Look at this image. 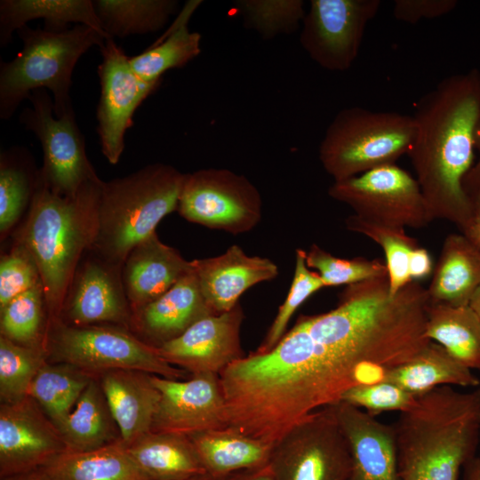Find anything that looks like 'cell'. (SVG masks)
<instances>
[{"instance_id": "6da1fadb", "label": "cell", "mask_w": 480, "mask_h": 480, "mask_svg": "<svg viewBox=\"0 0 480 480\" xmlns=\"http://www.w3.org/2000/svg\"><path fill=\"white\" fill-rule=\"evenodd\" d=\"M480 117V71L452 75L416 104L415 136L408 151L416 180L433 220L454 224L461 233L473 221L462 182L474 164Z\"/></svg>"}, {"instance_id": "7a4b0ae2", "label": "cell", "mask_w": 480, "mask_h": 480, "mask_svg": "<svg viewBox=\"0 0 480 480\" xmlns=\"http://www.w3.org/2000/svg\"><path fill=\"white\" fill-rule=\"evenodd\" d=\"M393 427L401 480H458L480 443V387L417 395Z\"/></svg>"}, {"instance_id": "3957f363", "label": "cell", "mask_w": 480, "mask_h": 480, "mask_svg": "<svg viewBox=\"0 0 480 480\" xmlns=\"http://www.w3.org/2000/svg\"><path fill=\"white\" fill-rule=\"evenodd\" d=\"M103 180L84 184L74 196L52 192L39 177L25 219L13 233L39 269L48 320L59 318L67 289L84 255L91 247L98 221Z\"/></svg>"}, {"instance_id": "277c9868", "label": "cell", "mask_w": 480, "mask_h": 480, "mask_svg": "<svg viewBox=\"0 0 480 480\" xmlns=\"http://www.w3.org/2000/svg\"><path fill=\"white\" fill-rule=\"evenodd\" d=\"M185 173L156 163L123 178L103 181L97 229L89 248L123 265L128 253L156 233V228L177 210Z\"/></svg>"}, {"instance_id": "5b68a950", "label": "cell", "mask_w": 480, "mask_h": 480, "mask_svg": "<svg viewBox=\"0 0 480 480\" xmlns=\"http://www.w3.org/2000/svg\"><path fill=\"white\" fill-rule=\"evenodd\" d=\"M22 48L10 61H0V118H12L22 100L38 89L51 92L53 112L60 118L73 110L72 74L80 57L106 38L82 24L61 32L31 28L17 30Z\"/></svg>"}, {"instance_id": "8992f818", "label": "cell", "mask_w": 480, "mask_h": 480, "mask_svg": "<svg viewBox=\"0 0 480 480\" xmlns=\"http://www.w3.org/2000/svg\"><path fill=\"white\" fill-rule=\"evenodd\" d=\"M415 136L412 116L351 107L337 113L319 146V160L333 181L392 164Z\"/></svg>"}, {"instance_id": "52a82bcc", "label": "cell", "mask_w": 480, "mask_h": 480, "mask_svg": "<svg viewBox=\"0 0 480 480\" xmlns=\"http://www.w3.org/2000/svg\"><path fill=\"white\" fill-rule=\"evenodd\" d=\"M43 346L52 360L92 376L116 370L140 371L172 380L188 374L165 361L156 348L116 324L75 326L60 319L48 320Z\"/></svg>"}, {"instance_id": "ba28073f", "label": "cell", "mask_w": 480, "mask_h": 480, "mask_svg": "<svg viewBox=\"0 0 480 480\" xmlns=\"http://www.w3.org/2000/svg\"><path fill=\"white\" fill-rule=\"evenodd\" d=\"M268 465L276 480H351L350 449L335 405L292 427L274 444Z\"/></svg>"}, {"instance_id": "9c48e42d", "label": "cell", "mask_w": 480, "mask_h": 480, "mask_svg": "<svg viewBox=\"0 0 480 480\" xmlns=\"http://www.w3.org/2000/svg\"><path fill=\"white\" fill-rule=\"evenodd\" d=\"M176 211L192 223L237 235L259 224L262 199L244 175L225 168H204L185 173Z\"/></svg>"}, {"instance_id": "30bf717a", "label": "cell", "mask_w": 480, "mask_h": 480, "mask_svg": "<svg viewBox=\"0 0 480 480\" xmlns=\"http://www.w3.org/2000/svg\"><path fill=\"white\" fill-rule=\"evenodd\" d=\"M28 100L31 106L23 108L20 122L42 145L39 177L55 194L74 196L84 184L99 178L86 156L75 112L56 117L52 98L45 89L33 91Z\"/></svg>"}, {"instance_id": "8fae6325", "label": "cell", "mask_w": 480, "mask_h": 480, "mask_svg": "<svg viewBox=\"0 0 480 480\" xmlns=\"http://www.w3.org/2000/svg\"><path fill=\"white\" fill-rule=\"evenodd\" d=\"M328 194L373 223L422 228L434 220L416 179L396 164L333 181Z\"/></svg>"}, {"instance_id": "7c38bea8", "label": "cell", "mask_w": 480, "mask_h": 480, "mask_svg": "<svg viewBox=\"0 0 480 480\" xmlns=\"http://www.w3.org/2000/svg\"><path fill=\"white\" fill-rule=\"evenodd\" d=\"M380 4V0H311L301 24V47L321 68L348 70Z\"/></svg>"}, {"instance_id": "4fadbf2b", "label": "cell", "mask_w": 480, "mask_h": 480, "mask_svg": "<svg viewBox=\"0 0 480 480\" xmlns=\"http://www.w3.org/2000/svg\"><path fill=\"white\" fill-rule=\"evenodd\" d=\"M100 50L102 59L97 68L100 84L97 132L103 156L109 164H116L124 149L126 131L133 125L136 109L162 81L140 78L131 68L130 57L114 38L106 39Z\"/></svg>"}, {"instance_id": "5bb4252c", "label": "cell", "mask_w": 480, "mask_h": 480, "mask_svg": "<svg viewBox=\"0 0 480 480\" xmlns=\"http://www.w3.org/2000/svg\"><path fill=\"white\" fill-rule=\"evenodd\" d=\"M122 266L88 249L72 276L57 319L75 326L109 324L129 329L132 312Z\"/></svg>"}, {"instance_id": "9a60e30c", "label": "cell", "mask_w": 480, "mask_h": 480, "mask_svg": "<svg viewBox=\"0 0 480 480\" xmlns=\"http://www.w3.org/2000/svg\"><path fill=\"white\" fill-rule=\"evenodd\" d=\"M159 401L151 431L189 436L228 428L220 375H191L186 380L151 375Z\"/></svg>"}, {"instance_id": "2e32d148", "label": "cell", "mask_w": 480, "mask_h": 480, "mask_svg": "<svg viewBox=\"0 0 480 480\" xmlns=\"http://www.w3.org/2000/svg\"><path fill=\"white\" fill-rule=\"evenodd\" d=\"M67 450L58 428L30 396L0 406V477L44 468Z\"/></svg>"}, {"instance_id": "e0dca14e", "label": "cell", "mask_w": 480, "mask_h": 480, "mask_svg": "<svg viewBox=\"0 0 480 480\" xmlns=\"http://www.w3.org/2000/svg\"><path fill=\"white\" fill-rule=\"evenodd\" d=\"M244 311L238 303L229 311L207 316L157 348L172 365L190 375L219 374L244 356L241 346Z\"/></svg>"}, {"instance_id": "ac0fdd59", "label": "cell", "mask_w": 480, "mask_h": 480, "mask_svg": "<svg viewBox=\"0 0 480 480\" xmlns=\"http://www.w3.org/2000/svg\"><path fill=\"white\" fill-rule=\"evenodd\" d=\"M204 299L213 315L232 309L251 287L276 278L278 267L270 259L250 256L236 244L220 255L190 260Z\"/></svg>"}, {"instance_id": "d6986e66", "label": "cell", "mask_w": 480, "mask_h": 480, "mask_svg": "<svg viewBox=\"0 0 480 480\" xmlns=\"http://www.w3.org/2000/svg\"><path fill=\"white\" fill-rule=\"evenodd\" d=\"M334 405L350 449L351 480H401L393 425L347 403Z\"/></svg>"}, {"instance_id": "ffe728a7", "label": "cell", "mask_w": 480, "mask_h": 480, "mask_svg": "<svg viewBox=\"0 0 480 480\" xmlns=\"http://www.w3.org/2000/svg\"><path fill=\"white\" fill-rule=\"evenodd\" d=\"M210 315L213 314L191 268L163 295L132 312L129 329L139 333L147 344L159 348Z\"/></svg>"}, {"instance_id": "44dd1931", "label": "cell", "mask_w": 480, "mask_h": 480, "mask_svg": "<svg viewBox=\"0 0 480 480\" xmlns=\"http://www.w3.org/2000/svg\"><path fill=\"white\" fill-rule=\"evenodd\" d=\"M191 269L173 247L154 233L128 253L122 266V279L132 312L155 300Z\"/></svg>"}, {"instance_id": "7402d4cb", "label": "cell", "mask_w": 480, "mask_h": 480, "mask_svg": "<svg viewBox=\"0 0 480 480\" xmlns=\"http://www.w3.org/2000/svg\"><path fill=\"white\" fill-rule=\"evenodd\" d=\"M100 384L121 442L128 445L151 431L159 392L147 372L116 370L100 374Z\"/></svg>"}, {"instance_id": "603a6c76", "label": "cell", "mask_w": 480, "mask_h": 480, "mask_svg": "<svg viewBox=\"0 0 480 480\" xmlns=\"http://www.w3.org/2000/svg\"><path fill=\"white\" fill-rule=\"evenodd\" d=\"M480 287V250L462 233L448 235L427 288L430 303L469 305Z\"/></svg>"}, {"instance_id": "cb8c5ba5", "label": "cell", "mask_w": 480, "mask_h": 480, "mask_svg": "<svg viewBox=\"0 0 480 480\" xmlns=\"http://www.w3.org/2000/svg\"><path fill=\"white\" fill-rule=\"evenodd\" d=\"M124 446L150 480H186L207 474L187 435L150 431Z\"/></svg>"}, {"instance_id": "d4e9b609", "label": "cell", "mask_w": 480, "mask_h": 480, "mask_svg": "<svg viewBox=\"0 0 480 480\" xmlns=\"http://www.w3.org/2000/svg\"><path fill=\"white\" fill-rule=\"evenodd\" d=\"M42 19L44 29L61 32L70 23L88 26L106 38L92 0H1L0 45L6 46L12 33L30 20Z\"/></svg>"}, {"instance_id": "484cf974", "label": "cell", "mask_w": 480, "mask_h": 480, "mask_svg": "<svg viewBox=\"0 0 480 480\" xmlns=\"http://www.w3.org/2000/svg\"><path fill=\"white\" fill-rule=\"evenodd\" d=\"M208 475L214 480L268 463L273 446L230 428L188 436Z\"/></svg>"}, {"instance_id": "4316f807", "label": "cell", "mask_w": 480, "mask_h": 480, "mask_svg": "<svg viewBox=\"0 0 480 480\" xmlns=\"http://www.w3.org/2000/svg\"><path fill=\"white\" fill-rule=\"evenodd\" d=\"M384 381L420 395L441 386L475 388L480 380L441 345L430 341L411 360L389 371Z\"/></svg>"}, {"instance_id": "83f0119b", "label": "cell", "mask_w": 480, "mask_h": 480, "mask_svg": "<svg viewBox=\"0 0 480 480\" xmlns=\"http://www.w3.org/2000/svg\"><path fill=\"white\" fill-rule=\"evenodd\" d=\"M202 1H188L168 32L143 52L131 57L133 72L146 82L162 81L163 75L181 68L201 52V35L190 31L188 21Z\"/></svg>"}, {"instance_id": "f1b7e54d", "label": "cell", "mask_w": 480, "mask_h": 480, "mask_svg": "<svg viewBox=\"0 0 480 480\" xmlns=\"http://www.w3.org/2000/svg\"><path fill=\"white\" fill-rule=\"evenodd\" d=\"M43 469L50 480H150L121 440L88 452L66 450Z\"/></svg>"}, {"instance_id": "f546056e", "label": "cell", "mask_w": 480, "mask_h": 480, "mask_svg": "<svg viewBox=\"0 0 480 480\" xmlns=\"http://www.w3.org/2000/svg\"><path fill=\"white\" fill-rule=\"evenodd\" d=\"M426 336L466 367L480 372V319L469 305L429 303Z\"/></svg>"}, {"instance_id": "4dcf8cb0", "label": "cell", "mask_w": 480, "mask_h": 480, "mask_svg": "<svg viewBox=\"0 0 480 480\" xmlns=\"http://www.w3.org/2000/svg\"><path fill=\"white\" fill-rule=\"evenodd\" d=\"M113 425L100 381L93 377L59 431L67 450L88 452L121 440Z\"/></svg>"}, {"instance_id": "1f68e13d", "label": "cell", "mask_w": 480, "mask_h": 480, "mask_svg": "<svg viewBox=\"0 0 480 480\" xmlns=\"http://www.w3.org/2000/svg\"><path fill=\"white\" fill-rule=\"evenodd\" d=\"M103 30L111 37L155 33L178 12L176 0H94Z\"/></svg>"}, {"instance_id": "d6a6232c", "label": "cell", "mask_w": 480, "mask_h": 480, "mask_svg": "<svg viewBox=\"0 0 480 480\" xmlns=\"http://www.w3.org/2000/svg\"><path fill=\"white\" fill-rule=\"evenodd\" d=\"M92 378L70 364L45 363L36 375L28 396L59 430Z\"/></svg>"}, {"instance_id": "836d02e7", "label": "cell", "mask_w": 480, "mask_h": 480, "mask_svg": "<svg viewBox=\"0 0 480 480\" xmlns=\"http://www.w3.org/2000/svg\"><path fill=\"white\" fill-rule=\"evenodd\" d=\"M38 170L28 161V152L16 148L0 156V235L9 236L24 212L29 207Z\"/></svg>"}, {"instance_id": "e575fe53", "label": "cell", "mask_w": 480, "mask_h": 480, "mask_svg": "<svg viewBox=\"0 0 480 480\" xmlns=\"http://www.w3.org/2000/svg\"><path fill=\"white\" fill-rule=\"evenodd\" d=\"M345 226L349 231L364 235L382 248L392 296L412 281L410 256L420 245L416 238L406 234L405 228L373 223L355 214L346 218Z\"/></svg>"}, {"instance_id": "d590c367", "label": "cell", "mask_w": 480, "mask_h": 480, "mask_svg": "<svg viewBox=\"0 0 480 480\" xmlns=\"http://www.w3.org/2000/svg\"><path fill=\"white\" fill-rule=\"evenodd\" d=\"M47 322L42 283L16 296L0 308L1 336L20 345L43 346Z\"/></svg>"}, {"instance_id": "8d00e7d4", "label": "cell", "mask_w": 480, "mask_h": 480, "mask_svg": "<svg viewBox=\"0 0 480 480\" xmlns=\"http://www.w3.org/2000/svg\"><path fill=\"white\" fill-rule=\"evenodd\" d=\"M43 346L17 344L0 336V399L11 404L28 396L29 388L46 363Z\"/></svg>"}, {"instance_id": "74e56055", "label": "cell", "mask_w": 480, "mask_h": 480, "mask_svg": "<svg viewBox=\"0 0 480 480\" xmlns=\"http://www.w3.org/2000/svg\"><path fill=\"white\" fill-rule=\"evenodd\" d=\"M235 5L244 27L265 40L294 33L306 14L302 0H237Z\"/></svg>"}, {"instance_id": "f35d334b", "label": "cell", "mask_w": 480, "mask_h": 480, "mask_svg": "<svg viewBox=\"0 0 480 480\" xmlns=\"http://www.w3.org/2000/svg\"><path fill=\"white\" fill-rule=\"evenodd\" d=\"M305 260L308 267L319 275L325 287L350 285L388 276L386 263L380 259L338 258L316 244H311L308 251H305Z\"/></svg>"}, {"instance_id": "ab89813d", "label": "cell", "mask_w": 480, "mask_h": 480, "mask_svg": "<svg viewBox=\"0 0 480 480\" xmlns=\"http://www.w3.org/2000/svg\"><path fill=\"white\" fill-rule=\"evenodd\" d=\"M324 287L325 285L319 275L308 267L305 251L297 249L293 278L287 296L279 307L262 342L254 352L262 354L270 350L286 332L288 323L300 306Z\"/></svg>"}, {"instance_id": "60d3db41", "label": "cell", "mask_w": 480, "mask_h": 480, "mask_svg": "<svg viewBox=\"0 0 480 480\" xmlns=\"http://www.w3.org/2000/svg\"><path fill=\"white\" fill-rule=\"evenodd\" d=\"M41 283L38 267L30 252L12 241L9 252L0 259V308Z\"/></svg>"}, {"instance_id": "b9f144b4", "label": "cell", "mask_w": 480, "mask_h": 480, "mask_svg": "<svg viewBox=\"0 0 480 480\" xmlns=\"http://www.w3.org/2000/svg\"><path fill=\"white\" fill-rule=\"evenodd\" d=\"M415 398V395L391 382L380 381L350 388L342 396L340 402L365 409L370 414L375 415L389 411L400 412L409 408Z\"/></svg>"}, {"instance_id": "7bdbcfd3", "label": "cell", "mask_w": 480, "mask_h": 480, "mask_svg": "<svg viewBox=\"0 0 480 480\" xmlns=\"http://www.w3.org/2000/svg\"><path fill=\"white\" fill-rule=\"evenodd\" d=\"M456 6L455 0H396L393 14L400 21L415 24L444 16Z\"/></svg>"}, {"instance_id": "ee69618b", "label": "cell", "mask_w": 480, "mask_h": 480, "mask_svg": "<svg viewBox=\"0 0 480 480\" xmlns=\"http://www.w3.org/2000/svg\"><path fill=\"white\" fill-rule=\"evenodd\" d=\"M475 149L478 153L477 161L474 163L462 182L474 218L480 215V117L475 133Z\"/></svg>"}, {"instance_id": "f6af8a7d", "label": "cell", "mask_w": 480, "mask_h": 480, "mask_svg": "<svg viewBox=\"0 0 480 480\" xmlns=\"http://www.w3.org/2000/svg\"><path fill=\"white\" fill-rule=\"evenodd\" d=\"M433 272V264L428 251L421 246L416 247L411 253L409 274L412 281L425 278Z\"/></svg>"}, {"instance_id": "bcb514c9", "label": "cell", "mask_w": 480, "mask_h": 480, "mask_svg": "<svg viewBox=\"0 0 480 480\" xmlns=\"http://www.w3.org/2000/svg\"><path fill=\"white\" fill-rule=\"evenodd\" d=\"M219 480H276V478L268 463L262 467L236 472Z\"/></svg>"}, {"instance_id": "7dc6e473", "label": "cell", "mask_w": 480, "mask_h": 480, "mask_svg": "<svg viewBox=\"0 0 480 480\" xmlns=\"http://www.w3.org/2000/svg\"><path fill=\"white\" fill-rule=\"evenodd\" d=\"M463 470L464 480H480V458L475 456L465 464Z\"/></svg>"}, {"instance_id": "c3c4849f", "label": "cell", "mask_w": 480, "mask_h": 480, "mask_svg": "<svg viewBox=\"0 0 480 480\" xmlns=\"http://www.w3.org/2000/svg\"><path fill=\"white\" fill-rule=\"evenodd\" d=\"M1 480H50L43 468L27 473L1 477Z\"/></svg>"}, {"instance_id": "681fc988", "label": "cell", "mask_w": 480, "mask_h": 480, "mask_svg": "<svg viewBox=\"0 0 480 480\" xmlns=\"http://www.w3.org/2000/svg\"><path fill=\"white\" fill-rule=\"evenodd\" d=\"M462 234L480 250V215L473 219L468 228Z\"/></svg>"}, {"instance_id": "f907efd6", "label": "cell", "mask_w": 480, "mask_h": 480, "mask_svg": "<svg viewBox=\"0 0 480 480\" xmlns=\"http://www.w3.org/2000/svg\"><path fill=\"white\" fill-rule=\"evenodd\" d=\"M469 306L472 308V309L476 312L478 318L480 319V287L477 289L476 293L474 294Z\"/></svg>"}, {"instance_id": "816d5d0a", "label": "cell", "mask_w": 480, "mask_h": 480, "mask_svg": "<svg viewBox=\"0 0 480 480\" xmlns=\"http://www.w3.org/2000/svg\"><path fill=\"white\" fill-rule=\"evenodd\" d=\"M186 480H214L210 475L204 474Z\"/></svg>"}, {"instance_id": "f5cc1de1", "label": "cell", "mask_w": 480, "mask_h": 480, "mask_svg": "<svg viewBox=\"0 0 480 480\" xmlns=\"http://www.w3.org/2000/svg\"><path fill=\"white\" fill-rule=\"evenodd\" d=\"M479 435H480V432H479Z\"/></svg>"}]
</instances>
